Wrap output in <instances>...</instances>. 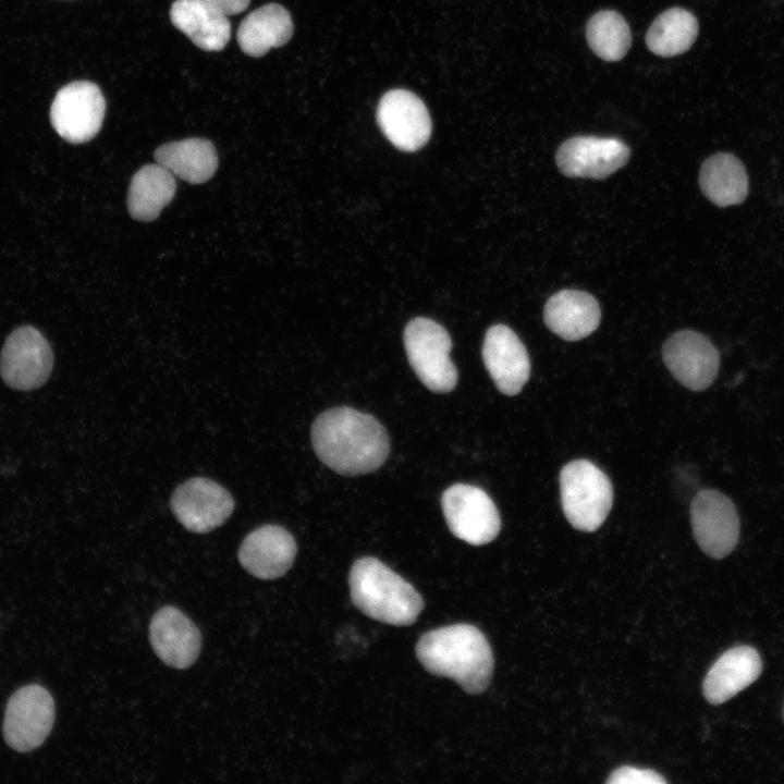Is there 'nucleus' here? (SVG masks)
Segmentation results:
<instances>
[{
  "instance_id": "1",
  "label": "nucleus",
  "mask_w": 784,
  "mask_h": 784,
  "mask_svg": "<svg viewBox=\"0 0 784 784\" xmlns=\"http://www.w3.org/2000/svg\"><path fill=\"white\" fill-rule=\"evenodd\" d=\"M311 443L318 458L343 476L375 471L390 453L385 428L372 415L347 406L330 408L316 418Z\"/></svg>"
},
{
  "instance_id": "2",
  "label": "nucleus",
  "mask_w": 784,
  "mask_h": 784,
  "mask_svg": "<svg viewBox=\"0 0 784 784\" xmlns=\"http://www.w3.org/2000/svg\"><path fill=\"white\" fill-rule=\"evenodd\" d=\"M416 656L427 672L455 681L468 694H481L490 685L492 650L474 625L454 624L425 633Z\"/></svg>"
},
{
  "instance_id": "3",
  "label": "nucleus",
  "mask_w": 784,
  "mask_h": 784,
  "mask_svg": "<svg viewBox=\"0 0 784 784\" xmlns=\"http://www.w3.org/2000/svg\"><path fill=\"white\" fill-rule=\"evenodd\" d=\"M348 584L354 605L381 623L407 626L417 620L424 609L420 593L376 558L356 560Z\"/></svg>"
},
{
  "instance_id": "4",
  "label": "nucleus",
  "mask_w": 784,
  "mask_h": 784,
  "mask_svg": "<svg viewBox=\"0 0 784 784\" xmlns=\"http://www.w3.org/2000/svg\"><path fill=\"white\" fill-rule=\"evenodd\" d=\"M560 493L566 519L580 531L597 530L612 507V483L609 477L588 460H575L563 466L560 473Z\"/></svg>"
},
{
  "instance_id": "5",
  "label": "nucleus",
  "mask_w": 784,
  "mask_h": 784,
  "mask_svg": "<svg viewBox=\"0 0 784 784\" xmlns=\"http://www.w3.org/2000/svg\"><path fill=\"white\" fill-rule=\"evenodd\" d=\"M408 363L422 384L432 392H451L457 383V369L450 358L452 341L438 322L417 317L403 334Z\"/></svg>"
},
{
  "instance_id": "6",
  "label": "nucleus",
  "mask_w": 784,
  "mask_h": 784,
  "mask_svg": "<svg viewBox=\"0 0 784 784\" xmlns=\"http://www.w3.org/2000/svg\"><path fill=\"white\" fill-rule=\"evenodd\" d=\"M443 516L450 531L473 546L491 542L499 535L501 519L488 493L476 486L455 483L442 494Z\"/></svg>"
},
{
  "instance_id": "7",
  "label": "nucleus",
  "mask_w": 784,
  "mask_h": 784,
  "mask_svg": "<svg viewBox=\"0 0 784 784\" xmlns=\"http://www.w3.org/2000/svg\"><path fill=\"white\" fill-rule=\"evenodd\" d=\"M105 112L106 101L100 88L88 81H75L57 93L50 108V121L63 139L82 144L98 134Z\"/></svg>"
},
{
  "instance_id": "8",
  "label": "nucleus",
  "mask_w": 784,
  "mask_h": 784,
  "mask_svg": "<svg viewBox=\"0 0 784 784\" xmlns=\"http://www.w3.org/2000/svg\"><path fill=\"white\" fill-rule=\"evenodd\" d=\"M54 721V702L40 685H27L16 690L8 701L3 735L14 750L25 752L40 746Z\"/></svg>"
},
{
  "instance_id": "9",
  "label": "nucleus",
  "mask_w": 784,
  "mask_h": 784,
  "mask_svg": "<svg viewBox=\"0 0 784 784\" xmlns=\"http://www.w3.org/2000/svg\"><path fill=\"white\" fill-rule=\"evenodd\" d=\"M53 365L51 347L35 328L15 329L7 339L0 355V373L12 389L33 390L49 378Z\"/></svg>"
},
{
  "instance_id": "10",
  "label": "nucleus",
  "mask_w": 784,
  "mask_h": 784,
  "mask_svg": "<svg viewBox=\"0 0 784 784\" xmlns=\"http://www.w3.org/2000/svg\"><path fill=\"white\" fill-rule=\"evenodd\" d=\"M690 522L697 543L713 559H723L739 539V517L734 503L713 489L700 490L690 503Z\"/></svg>"
},
{
  "instance_id": "11",
  "label": "nucleus",
  "mask_w": 784,
  "mask_h": 784,
  "mask_svg": "<svg viewBox=\"0 0 784 784\" xmlns=\"http://www.w3.org/2000/svg\"><path fill=\"white\" fill-rule=\"evenodd\" d=\"M171 510L179 523L196 534L209 532L221 526L234 510L231 493L218 482L194 477L173 492Z\"/></svg>"
},
{
  "instance_id": "12",
  "label": "nucleus",
  "mask_w": 784,
  "mask_h": 784,
  "mask_svg": "<svg viewBox=\"0 0 784 784\" xmlns=\"http://www.w3.org/2000/svg\"><path fill=\"white\" fill-rule=\"evenodd\" d=\"M662 358L673 377L693 391L709 388L720 367V354L715 346L694 330L672 334L662 346Z\"/></svg>"
},
{
  "instance_id": "13",
  "label": "nucleus",
  "mask_w": 784,
  "mask_h": 784,
  "mask_svg": "<svg viewBox=\"0 0 784 784\" xmlns=\"http://www.w3.org/2000/svg\"><path fill=\"white\" fill-rule=\"evenodd\" d=\"M629 147L618 138L574 136L561 144L555 161L568 177L605 179L627 161Z\"/></svg>"
},
{
  "instance_id": "14",
  "label": "nucleus",
  "mask_w": 784,
  "mask_h": 784,
  "mask_svg": "<svg viewBox=\"0 0 784 784\" xmlns=\"http://www.w3.org/2000/svg\"><path fill=\"white\" fill-rule=\"evenodd\" d=\"M377 122L384 136L403 151L418 150L431 135V119L425 103L406 89H392L381 97Z\"/></svg>"
},
{
  "instance_id": "15",
  "label": "nucleus",
  "mask_w": 784,
  "mask_h": 784,
  "mask_svg": "<svg viewBox=\"0 0 784 784\" xmlns=\"http://www.w3.org/2000/svg\"><path fill=\"white\" fill-rule=\"evenodd\" d=\"M482 359L498 390L518 394L530 376V359L516 333L505 324L490 327L482 344Z\"/></svg>"
},
{
  "instance_id": "16",
  "label": "nucleus",
  "mask_w": 784,
  "mask_h": 784,
  "mask_svg": "<svg viewBox=\"0 0 784 784\" xmlns=\"http://www.w3.org/2000/svg\"><path fill=\"white\" fill-rule=\"evenodd\" d=\"M149 640L157 657L177 670L193 665L201 649L198 627L186 614L172 605H166L152 615Z\"/></svg>"
},
{
  "instance_id": "17",
  "label": "nucleus",
  "mask_w": 784,
  "mask_h": 784,
  "mask_svg": "<svg viewBox=\"0 0 784 784\" xmlns=\"http://www.w3.org/2000/svg\"><path fill=\"white\" fill-rule=\"evenodd\" d=\"M296 553V542L290 531L278 525H262L244 538L237 556L253 576L275 579L291 568Z\"/></svg>"
},
{
  "instance_id": "18",
  "label": "nucleus",
  "mask_w": 784,
  "mask_h": 784,
  "mask_svg": "<svg viewBox=\"0 0 784 784\" xmlns=\"http://www.w3.org/2000/svg\"><path fill=\"white\" fill-rule=\"evenodd\" d=\"M762 661L749 646H736L719 657L705 677L703 696L721 705L754 683L761 674Z\"/></svg>"
},
{
  "instance_id": "19",
  "label": "nucleus",
  "mask_w": 784,
  "mask_h": 784,
  "mask_svg": "<svg viewBox=\"0 0 784 784\" xmlns=\"http://www.w3.org/2000/svg\"><path fill=\"white\" fill-rule=\"evenodd\" d=\"M601 311L597 299L578 290H562L546 303V326L566 341H578L591 334L599 326Z\"/></svg>"
},
{
  "instance_id": "20",
  "label": "nucleus",
  "mask_w": 784,
  "mask_h": 784,
  "mask_svg": "<svg viewBox=\"0 0 784 784\" xmlns=\"http://www.w3.org/2000/svg\"><path fill=\"white\" fill-rule=\"evenodd\" d=\"M169 14L174 27L205 51H220L230 40L228 16L205 0H175Z\"/></svg>"
},
{
  "instance_id": "21",
  "label": "nucleus",
  "mask_w": 784,
  "mask_h": 784,
  "mask_svg": "<svg viewBox=\"0 0 784 784\" xmlns=\"http://www.w3.org/2000/svg\"><path fill=\"white\" fill-rule=\"evenodd\" d=\"M292 34L290 13L280 4L268 3L250 12L241 22L236 38L245 54L259 58L271 48L286 44Z\"/></svg>"
},
{
  "instance_id": "22",
  "label": "nucleus",
  "mask_w": 784,
  "mask_h": 784,
  "mask_svg": "<svg viewBox=\"0 0 784 784\" xmlns=\"http://www.w3.org/2000/svg\"><path fill=\"white\" fill-rule=\"evenodd\" d=\"M703 195L718 207L742 204L749 189L743 162L730 152H718L706 159L699 172Z\"/></svg>"
},
{
  "instance_id": "23",
  "label": "nucleus",
  "mask_w": 784,
  "mask_h": 784,
  "mask_svg": "<svg viewBox=\"0 0 784 784\" xmlns=\"http://www.w3.org/2000/svg\"><path fill=\"white\" fill-rule=\"evenodd\" d=\"M155 159L174 176L192 184L208 181L218 167L215 146L198 137L163 144L155 151Z\"/></svg>"
},
{
  "instance_id": "24",
  "label": "nucleus",
  "mask_w": 784,
  "mask_h": 784,
  "mask_svg": "<svg viewBox=\"0 0 784 784\" xmlns=\"http://www.w3.org/2000/svg\"><path fill=\"white\" fill-rule=\"evenodd\" d=\"M174 175L159 163L146 164L132 177L127 209L140 221L156 219L175 194Z\"/></svg>"
},
{
  "instance_id": "25",
  "label": "nucleus",
  "mask_w": 784,
  "mask_h": 784,
  "mask_svg": "<svg viewBox=\"0 0 784 784\" xmlns=\"http://www.w3.org/2000/svg\"><path fill=\"white\" fill-rule=\"evenodd\" d=\"M698 21L683 8H672L656 17L646 34L648 49L660 57L684 53L695 42Z\"/></svg>"
},
{
  "instance_id": "26",
  "label": "nucleus",
  "mask_w": 784,
  "mask_h": 784,
  "mask_svg": "<svg viewBox=\"0 0 784 784\" xmlns=\"http://www.w3.org/2000/svg\"><path fill=\"white\" fill-rule=\"evenodd\" d=\"M586 39L590 49L604 61L621 60L632 45L627 22L613 10L599 11L589 19Z\"/></svg>"
},
{
  "instance_id": "27",
  "label": "nucleus",
  "mask_w": 784,
  "mask_h": 784,
  "mask_svg": "<svg viewBox=\"0 0 784 784\" xmlns=\"http://www.w3.org/2000/svg\"><path fill=\"white\" fill-rule=\"evenodd\" d=\"M607 783L610 784H664V777L650 769H638L629 765L621 767L614 770L608 777Z\"/></svg>"
},
{
  "instance_id": "28",
  "label": "nucleus",
  "mask_w": 784,
  "mask_h": 784,
  "mask_svg": "<svg viewBox=\"0 0 784 784\" xmlns=\"http://www.w3.org/2000/svg\"><path fill=\"white\" fill-rule=\"evenodd\" d=\"M222 14L235 15L243 12L250 0H205Z\"/></svg>"
}]
</instances>
